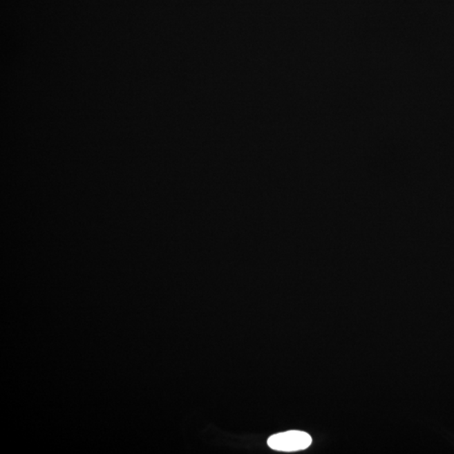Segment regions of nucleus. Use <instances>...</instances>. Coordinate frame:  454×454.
Wrapping results in <instances>:
<instances>
[{"instance_id":"1","label":"nucleus","mask_w":454,"mask_h":454,"mask_svg":"<svg viewBox=\"0 0 454 454\" xmlns=\"http://www.w3.org/2000/svg\"><path fill=\"white\" fill-rule=\"evenodd\" d=\"M312 442V438L308 433L301 431H287L271 436L267 445L276 451L296 452L309 448Z\"/></svg>"}]
</instances>
